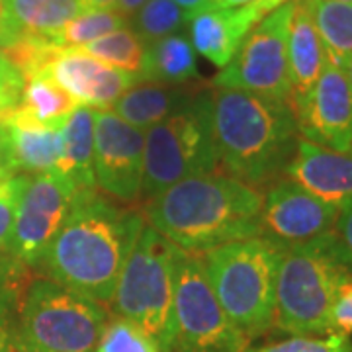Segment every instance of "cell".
Masks as SVG:
<instances>
[{
	"mask_svg": "<svg viewBox=\"0 0 352 352\" xmlns=\"http://www.w3.org/2000/svg\"><path fill=\"white\" fill-rule=\"evenodd\" d=\"M339 2H352V0H339Z\"/></svg>",
	"mask_w": 352,
	"mask_h": 352,
	"instance_id": "43",
	"label": "cell"
},
{
	"mask_svg": "<svg viewBox=\"0 0 352 352\" xmlns=\"http://www.w3.org/2000/svg\"><path fill=\"white\" fill-rule=\"evenodd\" d=\"M296 0L266 14L215 75V88H233L289 102L288 32Z\"/></svg>",
	"mask_w": 352,
	"mask_h": 352,
	"instance_id": "10",
	"label": "cell"
},
{
	"mask_svg": "<svg viewBox=\"0 0 352 352\" xmlns=\"http://www.w3.org/2000/svg\"><path fill=\"white\" fill-rule=\"evenodd\" d=\"M212 122L219 164L249 186L264 184L286 170L296 153L300 131L286 100L215 88Z\"/></svg>",
	"mask_w": 352,
	"mask_h": 352,
	"instance_id": "3",
	"label": "cell"
},
{
	"mask_svg": "<svg viewBox=\"0 0 352 352\" xmlns=\"http://www.w3.org/2000/svg\"><path fill=\"white\" fill-rule=\"evenodd\" d=\"M331 327L333 333H352V278H349L335 298L333 309H331Z\"/></svg>",
	"mask_w": 352,
	"mask_h": 352,
	"instance_id": "34",
	"label": "cell"
},
{
	"mask_svg": "<svg viewBox=\"0 0 352 352\" xmlns=\"http://www.w3.org/2000/svg\"><path fill=\"white\" fill-rule=\"evenodd\" d=\"M116 0H85L87 8H112Z\"/></svg>",
	"mask_w": 352,
	"mask_h": 352,
	"instance_id": "41",
	"label": "cell"
},
{
	"mask_svg": "<svg viewBox=\"0 0 352 352\" xmlns=\"http://www.w3.org/2000/svg\"><path fill=\"white\" fill-rule=\"evenodd\" d=\"M339 208L315 198L294 180H278L263 198V237L284 249L331 233Z\"/></svg>",
	"mask_w": 352,
	"mask_h": 352,
	"instance_id": "14",
	"label": "cell"
},
{
	"mask_svg": "<svg viewBox=\"0 0 352 352\" xmlns=\"http://www.w3.org/2000/svg\"><path fill=\"white\" fill-rule=\"evenodd\" d=\"M196 94H190L186 88L173 87V85H135L124 92L113 102L112 112L127 122L129 126L139 129H149L155 124L166 120L186 104L192 102Z\"/></svg>",
	"mask_w": 352,
	"mask_h": 352,
	"instance_id": "21",
	"label": "cell"
},
{
	"mask_svg": "<svg viewBox=\"0 0 352 352\" xmlns=\"http://www.w3.org/2000/svg\"><path fill=\"white\" fill-rule=\"evenodd\" d=\"M284 251L268 237H251L201 254L221 309L249 340L274 325L276 278Z\"/></svg>",
	"mask_w": 352,
	"mask_h": 352,
	"instance_id": "5",
	"label": "cell"
},
{
	"mask_svg": "<svg viewBox=\"0 0 352 352\" xmlns=\"http://www.w3.org/2000/svg\"><path fill=\"white\" fill-rule=\"evenodd\" d=\"M333 231H335L342 251L346 252V256H349V261L352 264V198H349L339 208L337 223H335Z\"/></svg>",
	"mask_w": 352,
	"mask_h": 352,
	"instance_id": "35",
	"label": "cell"
},
{
	"mask_svg": "<svg viewBox=\"0 0 352 352\" xmlns=\"http://www.w3.org/2000/svg\"><path fill=\"white\" fill-rule=\"evenodd\" d=\"M263 194L229 175L186 178L153 196L147 221L182 251L204 252L263 237Z\"/></svg>",
	"mask_w": 352,
	"mask_h": 352,
	"instance_id": "2",
	"label": "cell"
},
{
	"mask_svg": "<svg viewBox=\"0 0 352 352\" xmlns=\"http://www.w3.org/2000/svg\"><path fill=\"white\" fill-rule=\"evenodd\" d=\"M10 176H14V173L10 170L8 163H6V157H4V153H2V145H0V184H2V182H6Z\"/></svg>",
	"mask_w": 352,
	"mask_h": 352,
	"instance_id": "40",
	"label": "cell"
},
{
	"mask_svg": "<svg viewBox=\"0 0 352 352\" xmlns=\"http://www.w3.org/2000/svg\"><path fill=\"white\" fill-rule=\"evenodd\" d=\"M85 0H4L6 20L18 36L53 39L82 12Z\"/></svg>",
	"mask_w": 352,
	"mask_h": 352,
	"instance_id": "22",
	"label": "cell"
},
{
	"mask_svg": "<svg viewBox=\"0 0 352 352\" xmlns=\"http://www.w3.org/2000/svg\"><path fill=\"white\" fill-rule=\"evenodd\" d=\"M25 78L12 65L0 57V122H4L20 106Z\"/></svg>",
	"mask_w": 352,
	"mask_h": 352,
	"instance_id": "33",
	"label": "cell"
},
{
	"mask_svg": "<svg viewBox=\"0 0 352 352\" xmlns=\"http://www.w3.org/2000/svg\"><path fill=\"white\" fill-rule=\"evenodd\" d=\"M325 63L327 55L314 20L302 0H296L288 32L289 106H296L309 94Z\"/></svg>",
	"mask_w": 352,
	"mask_h": 352,
	"instance_id": "19",
	"label": "cell"
},
{
	"mask_svg": "<svg viewBox=\"0 0 352 352\" xmlns=\"http://www.w3.org/2000/svg\"><path fill=\"white\" fill-rule=\"evenodd\" d=\"M173 2L188 14V18L192 14L200 12V10H204V8H208V6L214 4V0H173Z\"/></svg>",
	"mask_w": 352,
	"mask_h": 352,
	"instance_id": "37",
	"label": "cell"
},
{
	"mask_svg": "<svg viewBox=\"0 0 352 352\" xmlns=\"http://www.w3.org/2000/svg\"><path fill=\"white\" fill-rule=\"evenodd\" d=\"M323 41L329 63L344 69L352 57V2L302 0Z\"/></svg>",
	"mask_w": 352,
	"mask_h": 352,
	"instance_id": "26",
	"label": "cell"
},
{
	"mask_svg": "<svg viewBox=\"0 0 352 352\" xmlns=\"http://www.w3.org/2000/svg\"><path fill=\"white\" fill-rule=\"evenodd\" d=\"M286 2H292V0H256L254 4H256V8L266 16V14L276 10L278 6H282V4H286Z\"/></svg>",
	"mask_w": 352,
	"mask_h": 352,
	"instance_id": "38",
	"label": "cell"
},
{
	"mask_svg": "<svg viewBox=\"0 0 352 352\" xmlns=\"http://www.w3.org/2000/svg\"><path fill=\"white\" fill-rule=\"evenodd\" d=\"M145 131L110 110L94 112V180L108 196L133 201L143 186Z\"/></svg>",
	"mask_w": 352,
	"mask_h": 352,
	"instance_id": "12",
	"label": "cell"
},
{
	"mask_svg": "<svg viewBox=\"0 0 352 352\" xmlns=\"http://www.w3.org/2000/svg\"><path fill=\"white\" fill-rule=\"evenodd\" d=\"M30 175H14L0 184V252H8L14 219Z\"/></svg>",
	"mask_w": 352,
	"mask_h": 352,
	"instance_id": "32",
	"label": "cell"
},
{
	"mask_svg": "<svg viewBox=\"0 0 352 352\" xmlns=\"http://www.w3.org/2000/svg\"><path fill=\"white\" fill-rule=\"evenodd\" d=\"M173 256L175 245L151 226H143L113 289L116 317L147 331L161 352H173Z\"/></svg>",
	"mask_w": 352,
	"mask_h": 352,
	"instance_id": "7",
	"label": "cell"
},
{
	"mask_svg": "<svg viewBox=\"0 0 352 352\" xmlns=\"http://www.w3.org/2000/svg\"><path fill=\"white\" fill-rule=\"evenodd\" d=\"M145 217L120 208L96 190L76 192L71 212L39 266L67 288L108 305Z\"/></svg>",
	"mask_w": 352,
	"mask_h": 352,
	"instance_id": "1",
	"label": "cell"
},
{
	"mask_svg": "<svg viewBox=\"0 0 352 352\" xmlns=\"http://www.w3.org/2000/svg\"><path fill=\"white\" fill-rule=\"evenodd\" d=\"M78 106L106 110L124 92L139 85L138 75L113 69L82 50H61L45 69Z\"/></svg>",
	"mask_w": 352,
	"mask_h": 352,
	"instance_id": "15",
	"label": "cell"
},
{
	"mask_svg": "<svg viewBox=\"0 0 352 352\" xmlns=\"http://www.w3.org/2000/svg\"><path fill=\"white\" fill-rule=\"evenodd\" d=\"M76 188L59 173L30 176L20 198L8 254L24 264H39L65 223Z\"/></svg>",
	"mask_w": 352,
	"mask_h": 352,
	"instance_id": "11",
	"label": "cell"
},
{
	"mask_svg": "<svg viewBox=\"0 0 352 352\" xmlns=\"http://www.w3.org/2000/svg\"><path fill=\"white\" fill-rule=\"evenodd\" d=\"M344 71H346V76H349V82H351L352 87V57L349 59V63H346V67H344Z\"/></svg>",
	"mask_w": 352,
	"mask_h": 352,
	"instance_id": "42",
	"label": "cell"
},
{
	"mask_svg": "<svg viewBox=\"0 0 352 352\" xmlns=\"http://www.w3.org/2000/svg\"><path fill=\"white\" fill-rule=\"evenodd\" d=\"M286 175L315 198L335 208L352 198V151H333L307 139H298Z\"/></svg>",
	"mask_w": 352,
	"mask_h": 352,
	"instance_id": "16",
	"label": "cell"
},
{
	"mask_svg": "<svg viewBox=\"0 0 352 352\" xmlns=\"http://www.w3.org/2000/svg\"><path fill=\"white\" fill-rule=\"evenodd\" d=\"M147 0H116V4H113L112 8L118 14H122L124 18H131V16H135V12Z\"/></svg>",
	"mask_w": 352,
	"mask_h": 352,
	"instance_id": "36",
	"label": "cell"
},
{
	"mask_svg": "<svg viewBox=\"0 0 352 352\" xmlns=\"http://www.w3.org/2000/svg\"><path fill=\"white\" fill-rule=\"evenodd\" d=\"M256 0H214V6L219 8H241V6H249Z\"/></svg>",
	"mask_w": 352,
	"mask_h": 352,
	"instance_id": "39",
	"label": "cell"
},
{
	"mask_svg": "<svg viewBox=\"0 0 352 352\" xmlns=\"http://www.w3.org/2000/svg\"><path fill=\"white\" fill-rule=\"evenodd\" d=\"M188 24V14L173 0H147L135 12V34L147 45L176 34Z\"/></svg>",
	"mask_w": 352,
	"mask_h": 352,
	"instance_id": "29",
	"label": "cell"
},
{
	"mask_svg": "<svg viewBox=\"0 0 352 352\" xmlns=\"http://www.w3.org/2000/svg\"><path fill=\"white\" fill-rule=\"evenodd\" d=\"M198 76L196 51L186 36L173 34L147 45L139 78L159 85H184Z\"/></svg>",
	"mask_w": 352,
	"mask_h": 352,
	"instance_id": "25",
	"label": "cell"
},
{
	"mask_svg": "<svg viewBox=\"0 0 352 352\" xmlns=\"http://www.w3.org/2000/svg\"><path fill=\"white\" fill-rule=\"evenodd\" d=\"M0 57H2V53H0Z\"/></svg>",
	"mask_w": 352,
	"mask_h": 352,
	"instance_id": "44",
	"label": "cell"
},
{
	"mask_svg": "<svg viewBox=\"0 0 352 352\" xmlns=\"http://www.w3.org/2000/svg\"><path fill=\"white\" fill-rule=\"evenodd\" d=\"M352 264L335 231L288 247L278 268L274 323L294 337L333 333L331 309Z\"/></svg>",
	"mask_w": 352,
	"mask_h": 352,
	"instance_id": "4",
	"label": "cell"
},
{
	"mask_svg": "<svg viewBox=\"0 0 352 352\" xmlns=\"http://www.w3.org/2000/svg\"><path fill=\"white\" fill-rule=\"evenodd\" d=\"M173 352H245L249 339L227 319L215 298L201 254L175 247Z\"/></svg>",
	"mask_w": 352,
	"mask_h": 352,
	"instance_id": "9",
	"label": "cell"
},
{
	"mask_svg": "<svg viewBox=\"0 0 352 352\" xmlns=\"http://www.w3.org/2000/svg\"><path fill=\"white\" fill-rule=\"evenodd\" d=\"M245 352H352V340L344 333H329L327 337H292L276 344Z\"/></svg>",
	"mask_w": 352,
	"mask_h": 352,
	"instance_id": "31",
	"label": "cell"
},
{
	"mask_svg": "<svg viewBox=\"0 0 352 352\" xmlns=\"http://www.w3.org/2000/svg\"><path fill=\"white\" fill-rule=\"evenodd\" d=\"M145 196L175 186L192 176L214 175L219 166L212 122V92L196 94L190 104L145 129Z\"/></svg>",
	"mask_w": 352,
	"mask_h": 352,
	"instance_id": "6",
	"label": "cell"
},
{
	"mask_svg": "<svg viewBox=\"0 0 352 352\" xmlns=\"http://www.w3.org/2000/svg\"><path fill=\"white\" fill-rule=\"evenodd\" d=\"M108 321L102 303L51 278L32 280L20 305L22 333L36 352H94Z\"/></svg>",
	"mask_w": 352,
	"mask_h": 352,
	"instance_id": "8",
	"label": "cell"
},
{
	"mask_svg": "<svg viewBox=\"0 0 352 352\" xmlns=\"http://www.w3.org/2000/svg\"><path fill=\"white\" fill-rule=\"evenodd\" d=\"M292 110L303 139L333 151H352V87L344 69L327 61L309 94Z\"/></svg>",
	"mask_w": 352,
	"mask_h": 352,
	"instance_id": "13",
	"label": "cell"
},
{
	"mask_svg": "<svg viewBox=\"0 0 352 352\" xmlns=\"http://www.w3.org/2000/svg\"><path fill=\"white\" fill-rule=\"evenodd\" d=\"M94 112L78 106L61 127V159L55 173L63 175L76 192L92 190L94 180Z\"/></svg>",
	"mask_w": 352,
	"mask_h": 352,
	"instance_id": "20",
	"label": "cell"
},
{
	"mask_svg": "<svg viewBox=\"0 0 352 352\" xmlns=\"http://www.w3.org/2000/svg\"><path fill=\"white\" fill-rule=\"evenodd\" d=\"M94 352H161V346L147 331L116 317L108 321Z\"/></svg>",
	"mask_w": 352,
	"mask_h": 352,
	"instance_id": "30",
	"label": "cell"
},
{
	"mask_svg": "<svg viewBox=\"0 0 352 352\" xmlns=\"http://www.w3.org/2000/svg\"><path fill=\"white\" fill-rule=\"evenodd\" d=\"M80 50L102 63L110 65L113 69L139 76L143 71V63H145L147 43L139 38L131 28H120L104 38L94 39L92 43H88Z\"/></svg>",
	"mask_w": 352,
	"mask_h": 352,
	"instance_id": "27",
	"label": "cell"
},
{
	"mask_svg": "<svg viewBox=\"0 0 352 352\" xmlns=\"http://www.w3.org/2000/svg\"><path fill=\"white\" fill-rule=\"evenodd\" d=\"M0 145L14 175L55 173L61 159V129H47L12 112L0 122Z\"/></svg>",
	"mask_w": 352,
	"mask_h": 352,
	"instance_id": "18",
	"label": "cell"
},
{
	"mask_svg": "<svg viewBox=\"0 0 352 352\" xmlns=\"http://www.w3.org/2000/svg\"><path fill=\"white\" fill-rule=\"evenodd\" d=\"M25 266L8 252H0V352H36L25 340L20 305L30 282Z\"/></svg>",
	"mask_w": 352,
	"mask_h": 352,
	"instance_id": "24",
	"label": "cell"
},
{
	"mask_svg": "<svg viewBox=\"0 0 352 352\" xmlns=\"http://www.w3.org/2000/svg\"><path fill=\"white\" fill-rule=\"evenodd\" d=\"M126 20L113 8H85L51 39L59 50H80L94 39L104 38L116 30L124 28Z\"/></svg>",
	"mask_w": 352,
	"mask_h": 352,
	"instance_id": "28",
	"label": "cell"
},
{
	"mask_svg": "<svg viewBox=\"0 0 352 352\" xmlns=\"http://www.w3.org/2000/svg\"><path fill=\"white\" fill-rule=\"evenodd\" d=\"M76 108L75 98L65 92L47 71H41L25 78L22 100L14 112L34 126L61 129Z\"/></svg>",
	"mask_w": 352,
	"mask_h": 352,
	"instance_id": "23",
	"label": "cell"
},
{
	"mask_svg": "<svg viewBox=\"0 0 352 352\" xmlns=\"http://www.w3.org/2000/svg\"><path fill=\"white\" fill-rule=\"evenodd\" d=\"M263 18L264 14L254 2L241 8H219L212 4L188 18L190 43L201 57L223 69L233 59L247 34Z\"/></svg>",
	"mask_w": 352,
	"mask_h": 352,
	"instance_id": "17",
	"label": "cell"
}]
</instances>
